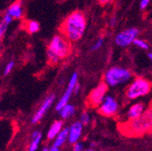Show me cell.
Segmentation results:
<instances>
[{"label":"cell","mask_w":152,"mask_h":151,"mask_svg":"<svg viewBox=\"0 0 152 151\" xmlns=\"http://www.w3.org/2000/svg\"><path fill=\"white\" fill-rule=\"evenodd\" d=\"M78 73L77 72H73L72 74V76L69 80V82L67 84V87L65 89V91L64 92L63 96L60 98V100L57 102L56 106H55V109L56 110H60L63 107H64L68 102H69V100L71 98V96L74 93V89L76 87V85L78 84Z\"/></svg>","instance_id":"cell-8"},{"label":"cell","mask_w":152,"mask_h":151,"mask_svg":"<svg viewBox=\"0 0 152 151\" xmlns=\"http://www.w3.org/2000/svg\"><path fill=\"white\" fill-rule=\"evenodd\" d=\"M68 136H69V128L62 129L60 131V133L56 136V139H55V141L53 143V146L57 147H61L64 143L66 139H68Z\"/></svg>","instance_id":"cell-16"},{"label":"cell","mask_w":152,"mask_h":151,"mask_svg":"<svg viewBox=\"0 0 152 151\" xmlns=\"http://www.w3.org/2000/svg\"><path fill=\"white\" fill-rule=\"evenodd\" d=\"M151 0H140V9L144 10L148 7V6L149 5Z\"/></svg>","instance_id":"cell-24"},{"label":"cell","mask_w":152,"mask_h":151,"mask_svg":"<svg viewBox=\"0 0 152 151\" xmlns=\"http://www.w3.org/2000/svg\"><path fill=\"white\" fill-rule=\"evenodd\" d=\"M49 151H60V150H59V148L57 147H54V146H53V147L50 148V150H49Z\"/></svg>","instance_id":"cell-28"},{"label":"cell","mask_w":152,"mask_h":151,"mask_svg":"<svg viewBox=\"0 0 152 151\" xmlns=\"http://www.w3.org/2000/svg\"><path fill=\"white\" fill-rule=\"evenodd\" d=\"M7 13L11 15L14 19H20L23 17L24 9H23V1L22 0H16L7 10Z\"/></svg>","instance_id":"cell-12"},{"label":"cell","mask_w":152,"mask_h":151,"mask_svg":"<svg viewBox=\"0 0 152 151\" xmlns=\"http://www.w3.org/2000/svg\"><path fill=\"white\" fill-rule=\"evenodd\" d=\"M72 52L71 41L64 35L56 34L50 41L47 48V58L51 63H57L60 60L64 59Z\"/></svg>","instance_id":"cell-3"},{"label":"cell","mask_w":152,"mask_h":151,"mask_svg":"<svg viewBox=\"0 0 152 151\" xmlns=\"http://www.w3.org/2000/svg\"><path fill=\"white\" fill-rule=\"evenodd\" d=\"M14 66H15V62H13V61H10L8 63H7L5 69H4V74L5 75L9 74L12 71V70L14 69Z\"/></svg>","instance_id":"cell-23"},{"label":"cell","mask_w":152,"mask_h":151,"mask_svg":"<svg viewBox=\"0 0 152 151\" xmlns=\"http://www.w3.org/2000/svg\"><path fill=\"white\" fill-rule=\"evenodd\" d=\"M145 105L141 102H138L133 104L129 107L127 112V118L128 120H134L140 117L142 113L145 111Z\"/></svg>","instance_id":"cell-13"},{"label":"cell","mask_w":152,"mask_h":151,"mask_svg":"<svg viewBox=\"0 0 152 151\" xmlns=\"http://www.w3.org/2000/svg\"><path fill=\"white\" fill-rule=\"evenodd\" d=\"M13 19L14 18L11 15H9L7 13H6L3 15V17L1 18V20H0V39H2L4 37V35H5L9 25L12 23Z\"/></svg>","instance_id":"cell-14"},{"label":"cell","mask_w":152,"mask_h":151,"mask_svg":"<svg viewBox=\"0 0 152 151\" xmlns=\"http://www.w3.org/2000/svg\"><path fill=\"white\" fill-rule=\"evenodd\" d=\"M55 100V95L52 94V95H49L42 103V105L40 106V108L38 109V110L36 111V113L34 115L33 119H32V123H37L38 121H40L41 119L45 116V114L47 112V110L50 109V107L53 105V103L54 102Z\"/></svg>","instance_id":"cell-10"},{"label":"cell","mask_w":152,"mask_h":151,"mask_svg":"<svg viewBox=\"0 0 152 151\" xmlns=\"http://www.w3.org/2000/svg\"><path fill=\"white\" fill-rule=\"evenodd\" d=\"M139 30L137 28L131 27L120 32L116 36L114 42L120 47H128L133 44L136 38H138Z\"/></svg>","instance_id":"cell-6"},{"label":"cell","mask_w":152,"mask_h":151,"mask_svg":"<svg viewBox=\"0 0 152 151\" xmlns=\"http://www.w3.org/2000/svg\"><path fill=\"white\" fill-rule=\"evenodd\" d=\"M99 1V3L101 4V5H105V4H107L108 2H110V0H98Z\"/></svg>","instance_id":"cell-27"},{"label":"cell","mask_w":152,"mask_h":151,"mask_svg":"<svg viewBox=\"0 0 152 151\" xmlns=\"http://www.w3.org/2000/svg\"><path fill=\"white\" fill-rule=\"evenodd\" d=\"M83 126V125L81 121H76L71 126V128H69V136H68V139L70 143L74 144L78 141L79 138L82 135Z\"/></svg>","instance_id":"cell-11"},{"label":"cell","mask_w":152,"mask_h":151,"mask_svg":"<svg viewBox=\"0 0 152 151\" xmlns=\"http://www.w3.org/2000/svg\"><path fill=\"white\" fill-rule=\"evenodd\" d=\"M148 59L152 62V53H149L148 54Z\"/></svg>","instance_id":"cell-30"},{"label":"cell","mask_w":152,"mask_h":151,"mask_svg":"<svg viewBox=\"0 0 152 151\" xmlns=\"http://www.w3.org/2000/svg\"><path fill=\"white\" fill-rule=\"evenodd\" d=\"M62 128H63V121H61V120H56V121H54L52 124V126H51V128H50V129L48 131L47 138L49 139H55L56 136L58 135L60 133V131L62 130Z\"/></svg>","instance_id":"cell-15"},{"label":"cell","mask_w":152,"mask_h":151,"mask_svg":"<svg viewBox=\"0 0 152 151\" xmlns=\"http://www.w3.org/2000/svg\"><path fill=\"white\" fill-rule=\"evenodd\" d=\"M152 84L143 77H137L131 80V82L126 90V97L129 100H137L140 97L147 96L151 91Z\"/></svg>","instance_id":"cell-5"},{"label":"cell","mask_w":152,"mask_h":151,"mask_svg":"<svg viewBox=\"0 0 152 151\" xmlns=\"http://www.w3.org/2000/svg\"><path fill=\"white\" fill-rule=\"evenodd\" d=\"M74 112H75L74 106L72 105V104H69V103H67L64 107H63L59 110L60 116L63 119H68V118H70L71 116H72L74 114Z\"/></svg>","instance_id":"cell-17"},{"label":"cell","mask_w":152,"mask_h":151,"mask_svg":"<svg viewBox=\"0 0 152 151\" xmlns=\"http://www.w3.org/2000/svg\"><path fill=\"white\" fill-rule=\"evenodd\" d=\"M87 27V20L85 15L80 11L71 13L60 26L63 35L71 42H77L83 36Z\"/></svg>","instance_id":"cell-1"},{"label":"cell","mask_w":152,"mask_h":151,"mask_svg":"<svg viewBox=\"0 0 152 151\" xmlns=\"http://www.w3.org/2000/svg\"><path fill=\"white\" fill-rule=\"evenodd\" d=\"M115 25H116V18L115 17H111L110 19V26H114Z\"/></svg>","instance_id":"cell-26"},{"label":"cell","mask_w":152,"mask_h":151,"mask_svg":"<svg viewBox=\"0 0 152 151\" xmlns=\"http://www.w3.org/2000/svg\"><path fill=\"white\" fill-rule=\"evenodd\" d=\"M32 142L29 146V151H35L38 147V146H39V143L41 141V139H42V134L41 132L39 131H35L33 133L32 135Z\"/></svg>","instance_id":"cell-18"},{"label":"cell","mask_w":152,"mask_h":151,"mask_svg":"<svg viewBox=\"0 0 152 151\" xmlns=\"http://www.w3.org/2000/svg\"><path fill=\"white\" fill-rule=\"evenodd\" d=\"M84 151H94V149H92V148H87Z\"/></svg>","instance_id":"cell-31"},{"label":"cell","mask_w":152,"mask_h":151,"mask_svg":"<svg viewBox=\"0 0 152 151\" xmlns=\"http://www.w3.org/2000/svg\"><path fill=\"white\" fill-rule=\"evenodd\" d=\"M83 145L82 143H74L72 151H83Z\"/></svg>","instance_id":"cell-25"},{"label":"cell","mask_w":152,"mask_h":151,"mask_svg":"<svg viewBox=\"0 0 152 151\" xmlns=\"http://www.w3.org/2000/svg\"><path fill=\"white\" fill-rule=\"evenodd\" d=\"M121 131L128 136H141L152 132V106L134 120H129L121 125Z\"/></svg>","instance_id":"cell-2"},{"label":"cell","mask_w":152,"mask_h":151,"mask_svg":"<svg viewBox=\"0 0 152 151\" xmlns=\"http://www.w3.org/2000/svg\"><path fill=\"white\" fill-rule=\"evenodd\" d=\"M42 151H49V149H48V148H44Z\"/></svg>","instance_id":"cell-32"},{"label":"cell","mask_w":152,"mask_h":151,"mask_svg":"<svg viewBox=\"0 0 152 151\" xmlns=\"http://www.w3.org/2000/svg\"><path fill=\"white\" fill-rule=\"evenodd\" d=\"M26 29L29 34H35V33H37L38 31L40 30V25L36 21L30 20V21L26 22Z\"/></svg>","instance_id":"cell-19"},{"label":"cell","mask_w":152,"mask_h":151,"mask_svg":"<svg viewBox=\"0 0 152 151\" xmlns=\"http://www.w3.org/2000/svg\"><path fill=\"white\" fill-rule=\"evenodd\" d=\"M103 44H104V39L102 38V37H100V38L92 44V46L91 48V51H97V50H99L103 45Z\"/></svg>","instance_id":"cell-21"},{"label":"cell","mask_w":152,"mask_h":151,"mask_svg":"<svg viewBox=\"0 0 152 151\" xmlns=\"http://www.w3.org/2000/svg\"><path fill=\"white\" fill-rule=\"evenodd\" d=\"M79 90H80V85H79V84H77V85H76V87H75V89H74V94L77 93Z\"/></svg>","instance_id":"cell-29"},{"label":"cell","mask_w":152,"mask_h":151,"mask_svg":"<svg viewBox=\"0 0 152 151\" xmlns=\"http://www.w3.org/2000/svg\"><path fill=\"white\" fill-rule=\"evenodd\" d=\"M119 110V103L117 100L110 96L106 95L102 102L99 106V113L105 117H112L116 114Z\"/></svg>","instance_id":"cell-9"},{"label":"cell","mask_w":152,"mask_h":151,"mask_svg":"<svg viewBox=\"0 0 152 151\" xmlns=\"http://www.w3.org/2000/svg\"><path fill=\"white\" fill-rule=\"evenodd\" d=\"M108 85L105 82L99 83L96 87L93 88L88 96V103L91 107H97L102 102L108 91Z\"/></svg>","instance_id":"cell-7"},{"label":"cell","mask_w":152,"mask_h":151,"mask_svg":"<svg viewBox=\"0 0 152 151\" xmlns=\"http://www.w3.org/2000/svg\"><path fill=\"white\" fill-rule=\"evenodd\" d=\"M132 80V72L121 66H112L104 74V82L109 87L123 85Z\"/></svg>","instance_id":"cell-4"},{"label":"cell","mask_w":152,"mask_h":151,"mask_svg":"<svg viewBox=\"0 0 152 151\" xmlns=\"http://www.w3.org/2000/svg\"><path fill=\"white\" fill-rule=\"evenodd\" d=\"M80 121L83 123V125L84 126H87L90 122V115H89V113L84 111L83 112V114L81 115V119H80Z\"/></svg>","instance_id":"cell-22"},{"label":"cell","mask_w":152,"mask_h":151,"mask_svg":"<svg viewBox=\"0 0 152 151\" xmlns=\"http://www.w3.org/2000/svg\"><path fill=\"white\" fill-rule=\"evenodd\" d=\"M133 44H135L137 47H139L140 49H142V50H147L148 49V44L146 41L142 40V39H140V38H136L135 41L133 42Z\"/></svg>","instance_id":"cell-20"}]
</instances>
